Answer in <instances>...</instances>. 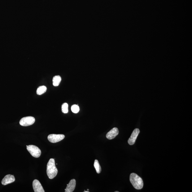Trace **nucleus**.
<instances>
[{
	"label": "nucleus",
	"mask_w": 192,
	"mask_h": 192,
	"mask_svg": "<svg viewBox=\"0 0 192 192\" xmlns=\"http://www.w3.org/2000/svg\"><path fill=\"white\" fill-rule=\"evenodd\" d=\"M58 173V170L56 167L55 160L51 158L47 166V174L49 179H53Z\"/></svg>",
	"instance_id": "obj_1"
},
{
	"label": "nucleus",
	"mask_w": 192,
	"mask_h": 192,
	"mask_svg": "<svg viewBox=\"0 0 192 192\" xmlns=\"http://www.w3.org/2000/svg\"><path fill=\"white\" fill-rule=\"evenodd\" d=\"M129 180L134 187L137 190H140L143 188L144 182L142 179L136 174L131 173Z\"/></svg>",
	"instance_id": "obj_2"
},
{
	"label": "nucleus",
	"mask_w": 192,
	"mask_h": 192,
	"mask_svg": "<svg viewBox=\"0 0 192 192\" xmlns=\"http://www.w3.org/2000/svg\"><path fill=\"white\" fill-rule=\"evenodd\" d=\"M27 149L32 156L35 158L39 157L41 154V151L38 148L34 145H30L27 146Z\"/></svg>",
	"instance_id": "obj_3"
},
{
	"label": "nucleus",
	"mask_w": 192,
	"mask_h": 192,
	"mask_svg": "<svg viewBox=\"0 0 192 192\" xmlns=\"http://www.w3.org/2000/svg\"><path fill=\"white\" fill-rule=\"evenodd\" d=\"M35 119L32 116H27L21 119L20 124L23 126H28L32 125L35 122Z\"/></svg>",
	"instance_id": "obj_4"
},
{
	"label": "nucleus",
	"mask_w": 192,
	"mask_h": 192,
	"mask_svg": "<svg viewBox=\"0 0 192 192\" xmlns=\"http://www.w3.org/2000/svg\"><path fill=\"white\" fill-rule=\"evenodd\" d=\"M64 138L65 136L62 134H51L48 136V141L53 143L60 141Z\"/></svg>",
	"instance_id": "obj_5"
},
{
	"label": "nucleus",
	"mask_w": 192,
	"mask_h": 192,
	"mask_svg": "<svg viewBox=\"0 0 192 192\" xmlns=\"http://www.w3.org/2000/svg\"><path fill=\"white\" fill-rule=\"evenodd\" d=\"M139 129H134L128 140V144L130 145L134 144L135 143L136 139L139 134Z\"/></svg>",
	"instance_id": "obj_6"
},
{
	"label": "nucleus",
	"mask_w": 192,
	"mask_h": 192,
	"mask_svg": "<svg viewBox=\"0 0 192 192\" xmlns=\"http://www.w3.org/2000/svg\"><path fill=\"white\" fill-rule=\"evenodd\" d=\"M33 186L34 192H45L42 185L38 180L35 179L33 181Z\"/></svg>",
	"instance_id": "obj_7"
},
{
	"label": "nucleus",
	"mask_w": 192,
	"mask_h": 192,
	"mask_svg": "<svg viewBox=\"0 0 192 192\" xmlns=\"http://www.w3.org/2000/svg\"><path fill=\"white\" fill-rule=\"evenodd\" d=\"M15 181V178L14 175H7L5 176L2 181V184L4 185L14 182Z\"/></svg>",
	"instance_id": "obj_8"
},
{
	"label": "nucleus",
	"mask_w": 192,
	"mask_h": 192,
	"mask_svg": "<svg viewBox=\"0 0 192 192\" xmlns=\"http://www.w3.org/2000/svg\"><path fill=\"white\" fill-rule=\"evenodd\" d=\"M119 133L118 129L114 128L109 131L106 135V137L109 139H112L118 135Z\"/></svg>",
	"instance_id": "obj_9"
},
{
	"label": "nucleus",
	"mask_w": 192,
	"mask_h": 192,
	"mask_svg": "<svg viewBox=\"0 0 192 192\" xmlns=\"http://www.w3.org/2000/svg\"><path fill=\"white\" fill-rule=\"evenodd\" d=\"M76 180L74 179H72L70 181L69 184H67V186L65 189V192H72L74 191L76 186Z\"/></svg>",
	"instance_id": "obj_10"
},
{
	"label": "nucleus",
	"mask_w": 192,
	"mask_h": 192,
	"mask_svg": "<svg viewBox=\"0 0 192 192\" xmlns=\"http://www.w3.org/2000/svg\"><path fill=\"white\" fill-rule=\"evenodd\" d=\"M61 80V78L60 76H54L53 80V86L55 87L58 86L59 84H60Z\"/></svg>",
	"instance_id": "obj_11"
},
{
	"label": "nucleus",
	"mask_w": 192,
	"mask_h": 192,
	"mask_svg": "<svg viewBox=\"0 0 192 192\" xmlns=\"http://www.w3.org/2000/svg\"><path fill=\"white\" fill-rule=\"evenodd\" d=\"M46 87L43 85V86H40L38 88L37 91H36V93L38 95H41L45 93L46 92Z\"/></svg>",
	"instance_id": "obj_12"
},
{
	"label": "nucleus",
	"mask_w": 192,
	"mask_h": 192,
	"mask_svg": "<svg viewBox=\"0 0 192 192\" xmlns=\"http://www.w3.org/2000/svg\"><path fill=\"white\" fill-rule=\"evenodd\" d=\"M94 167L95 169L96 172L98 174H99L101 173L102 169L98 161L95 159L94 163Z\"/></svg>",
	"instance_id": "obj_13"
},
{
	"label": "nucleus",
	"mask_w": 192,
	"mask_h": 192,
	"mask_svg": "<svg viewBox=\"0 0 192 192\" xmlns=\"http://www.w3.org/2000/svg\"><path fill=\"white\" fill-rule=\"evenodd\" d=\"M68 104L64 103L62 106V112L64 114H67L68 112Z\"/></svg>",
	"instance_id": "obj_14"
},
{
	"label": "nucleus",
	"mask_w": 192,
	"mask_h": 192,
	"mask_svg": "<svg viewBox=\"0 0 192 192\" xmlns=\"http://www.w3.org/2000/svg\"><path fill=\"white\" fill-rule=\"evenodd\" d=\"M80 109L79 106L77 105H73L72 106L71 110L73 113L77 114L79 112Z\"/></svg>",
	"instance_id": "obj_15"
},
{
	"label": "nucleus",
	"mask_w": 192,
	"mask_h": 192,
	"mask_svg": "<svg viewBox=\"0 0 192 192\" xmlns=\"http://www.w3.org/2000/svg\"><path fill=\"white\" fill-rule=\"evenodd\" d=\"M89 191H84V192H89Z\"/></svg>",
	"instance_id": "obj_16"
},
{
	"label": "nucleus",
	"mask_w": 192,
	"mask_h": 192,
	"mask_svg": "<svg viewBox=\"0 0 192 192\" xmlns=\"http://www.w3.org/2000/svg\"><path fill=\"white\" fill-rule=\"evenodd\" d=\"M119 192V191H115V192Z\"/></svg>",
	"instance_id": "obj_17"
}]
</instances>
